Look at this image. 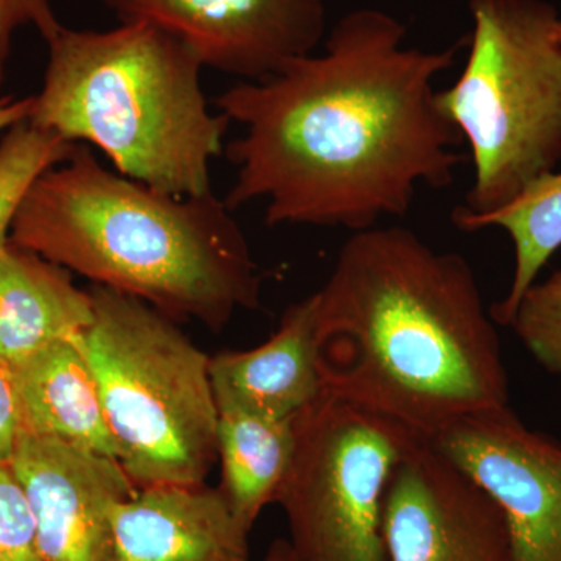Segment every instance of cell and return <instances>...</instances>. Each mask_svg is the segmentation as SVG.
<instances>
[{
    "instance_id": "cell-14",
    "label": "cell",
    "mask_w": 561,
    "mask_h": 561,
    "mask_svg": "<svg viewBox=\"0 0 561 561\" xmlns=\"http://www.w3.org/2000/svg\"><path fill=\"white\" fill-rule=\"evenodd\" d=\"M83 334L60 339L9 367L22 431L117 459Z\"/></svg>"
},
{
    "instance_id": "cell-23",
    "label": "cell",
    "mask_w": 561,
    "mask_h": 561,
    "mask_svg": "<svg viewBox=\"0 0 561 561\" xmlns=\"http://www.w3.org/2000/svg\"><path fill=\"white\" fill-rule=\"evenodd\" d=\"M33 95L31 98H13V95H0V135L10 130L20 122L31 117Z\"/></svg>"
},
{
    "instance_id": "cell-13",
    "label": "cell",
    "mask_w": 561,
    "mask_h": 561,
    "mask_svg": "<svg viewBox=\"0 0 561 561\" xmlns=\"http://www.w3.org/2000/svg\"><path fill=\"white\" fill-rule=\"evenodd\" d=\"M313 295L295 302L267 342L232 351L209 362L210 382L220 412H245L289 420L323 397L317 350Z\"/></svg>"
},
{
    "instance_id": "cell-19",
    "label": "cell",
    "mask_w": 561,
    "mask_h": 561,
    "mask_svg": "<svg viewBox=\"0 0 561 561\" xmlns=\"http://www.w3.org/2000/svg\"><path fill=\"white\" fill-rule=\"evenodd\" d=\"M508 328L561 387V268L541 283L531 284Z\"/></svg>"
},
{
    "instance_id": "cell-1",
    "label": "cell",
    "mask_w": 561,
    "mask_h": 561,
    "mask_svg": "<svg viewBox=\"0 0 561 561\" xmlns=\"http://www.w3.org/2000/svg\"><path fill=\"white\" fill-rule=\"evenodd\" d=\"M393 14L357 9L339 20L323 54L287 61L265 79L239 81L214 101L241 136L228 144L236 210L264 202L265 224L378 227L411 209L421 186L453 184L460 133L434 83L460 44H404Z\"/></svg>"
},
{
    "instance_id": "cell-10",
    "label": "cell",
    "mask_w": 561,
    "mask_h": 561,
    "mask_svg": "<svg viewBox=\"0 0 561 561\" xmlns=\"http://www.w3.org/2000/svg\"><path fill=\"white\" fill-rule=\"evenodd\" d=\"M121 22H144L183 41L205 68L265 79L312 54L327 35L324 0H102Z\"/></svg>"
},
{
    "instance_id": "cell-25",
    "label": "cell",
    "mask_w": 561,
    "mask_h": 561,
    "mask_svg": "<svg viewBox=\"0 0 561 561\" xmlns=\"http://www.w3.org/2000/svg\"><path fill=\"white\" fill-rule=\"evenodd\" d=\"M557 35H559V39L561 43V16L559 18V24H557Z\"/></svg>"
},
{
    "instance_id": "cell-6",
    "label": "cell",
    "mask_w": 561,
    "mask_h": 561,
    "mask_svg": "<svg viewBox=\"0 0 561 561\" xmlns=\"http://www.w3.org/2000/svg\"><path fill=\"white\" fill-rule=\"evenodd\" d=\"M83 341L117 460L138 489L202 485L219 460L209 357L176 320L92 286Z\"/></svg>"
},
{
    "instance_id": "cell-22",
    "label": "cell",
    "mask_w": 561,
    "mask_h": 561,
    "mask_svg": "<svg viewBox=\"0 0 561 561\" xmlns=\"http://www.w3.org/2000/svg\"><path fill=\"white\" fill-rule=\"evenodd\" d=\"M22 431L20 402L10 368L0 362V463L10 465Z\"/></svg>"
},
{
    "instance_id": "cell-21",
    "label": "cell",
    "mask_w": 561,
    "mask_h": 561,
    "mask_svg": "<svg viewBox=\"0 0 561 561\" xmlns=\"http://www.w3.org/2000/svg\"><path fill=\"white\" fill-rule=\"evenodd\" d=\"M61 27L54 0H0V95L14 35L22 28H33L47 43Z\"/></svg>"
},
{
    "instance_id": "cell-3",
    "label": "cell",
    "mask_w": 561,
    "mask_h": 561,
    "mask_svg": "<svg viewBox=\"0 0 561 561\" xmlns=\"http://www.w3.org/2000/svg\"><path fill=\"white\" fill-rule=\"evenodd\" d=\"M232 213L214 192L154 190L76 144L35 181L10 242L173 320L220 331L261 305V271Z\"/></svg>"
},
{
    "instance_id": "cell-11",
    "label": "cell",
    "mask_w": 561,
    "mask_h": 561,
    "mask_svg": "<svg viewBox=\"0 0 561 561\" xmlns=\"http://www.w3.org/2000/svg\"><path fill=\"white\" fill-rule=\"evenodd\" d=\"M43 561H117L114 511L138 491L121 461L21 431L10 461Z\"/></svg>"
},
{
    "instance_id": "cell-12",
    "label": "cell",
    "mask_w": 561,
    "mask_h": 561,
    "mask_svg": "<svg viewBox=\"0 0 561 561\" xmlns=\"http://www.w3.org/2000/svg\"><path fill=\"white\" fill-rule=\"evenodd\" d=\"M113 523L117 561H250L251 530L220 486L139 489Z\"/></svg>"
},
{
    "instance_id": "cell-16",
    "label": "cell",
    "mask_w": 561,
    "mask_h": 561,
    "mask_svg": "<svg viewBox=\"0 0 561 561\" xmlns=\"http://www.w3.org/2000/svg\"><path fill=\"white\" fill-rule=\"evenodd\" d=\"M295 442V419L272 420L236 411L219 413L220 489L236 516L250 530L262 511L276 502L289 474Z\"/></svg>"
},
{
    "instance_id": "cell-5",
    "label": "cell",
    "mask_w": 561,
    "mask_h": 561,
    "mask_svg": "<svg viewBox=\"0 0 561 561\" xmlns=\"http://www.w3.org/2000/svg\"><path fill=\"white\" fill-rule=\"evenodd\" d=\"M470 13L467 65L437 91L474 169L456 225L518 201L561 161L559 11L545 0H470Z\"/></svg>"
},
{
    "instance_id": "cell-15",
    "label": "cell",
    "mask_w": 561,
    "mask_h": 561,
    "mask_svg": "<svg viewBox=\"0 0 561 561\" xmlns=\"http://www.w3.org/2000/svg\"><path fill=\"white\" fill-rule=\"evenodd\" d=\"M94 309L70 272L10 242L0 251V362L20 364L36 351L80 334Z\"/></svg>"
},
{
    "instance_id": "cell-9",
    "label": "cell",
    "mask_w": 561,
    "mask_h": 561,
    "mask_svg": "<svg viewBox=\"0 0 561 561\" xmlns=\"http://www.w3.org/2000/svg\"><path fill=\"white\" fill-rule=\"evenodd\" d=\"M382 540L387 561H512L500 505L424 437L391 474Z\"/></svg>"
},
{
    "instance_id": "cell-2",
    "label": "cell",
    "mask_w": 561,
    "mask_h": 561,
    "mask_svg": "<svg viewBox=\"0 0 561 561\" xmlns=\"http://www.w3.org/2000/svg\"><path fill=\"white\" fill-rule=\"evenodd\" d=\"M316 300L327 391L432 438L511 400L496 321L463 256L402 227L351 232Z\"/></svg>"
},
{
    "instance_id": "cell-4",
    "label": "cell",
    "mask_w": 561,
    "mask_h": 561,
    "mask_svg": "<svg viewBox=\"0 0 561 561\" xmlns=\"http://www.w3.org/2000/svg\"><path fill=\"white\" fill-rule=\"evenodd\" d=\"M43 87L28 121L94 147L114 171L181 197L213 192L210 168L231 121L210 110L201 58L144 22L111 31L62 25L47 41Z\"/></svg>"
},
{
    "instance_id": "cell-24",
    "label": "cell",
    "mask_w": 561,
    "mask_h": 561,
    "mask_svg": "<svg viewBox=\"0 0 561 561\" xmlns=\"http://www.w3.org/2000/svg\"><path fill=\"white\" fill-rule=\"evenodd\" d=\"M264 561H300L297 553L291 549L290 542L286 540H276L268 549Z\"/></svg>"
},
{
    "instance_id": "cell-17",
    "label": "cell",
    "mask_w": 561,
    "mask_h": 561,
    "mask_svg": "<svg viewBox=\"0 0 561 561\" xmlns=\"http://www.w3.org/2000/svg\"><path fill=\"white\" fill-rule=\"evenodd\" d=\"M460 230L501 228L515 247V271L507 295L490 309L501 327H508L516 306L537 280L548 261L561 249V172L537 181L518 201L496 213L461 220Z\"/></svg>"
},
{
    "instance_id": "cell-18",
    "label": "cell",
    "mask_w": 561,
    "mask_h": 561,
    "mask_svg": "<svg viewBox=\"0 0 561 561\" xmlns=\"http://www.w3.org/2000/svg\"><path fill=\"white\" fill-rule=\"evenodd\" d=\"M76 144L49 130L20 122L0 139V251L10 243L22 203L44 172L68 160Z\"/></svg>"
},
{
    "instance_id": "cell-7",
    "label": "cell",
    "mask_w": 561,
    "mask_h": 561,
    "mask_svg": "<svg viewBox=\"0 0 561 561\" xmlns=\"http://www.w3.org/2000/svg\"><path fill=\"white\" fill-rule=\"evenodd\" d=\"M295 434L276 502L298 560L387 561L383 497L394 468L423 435L330 391L295 416Z\"/></svg>"
},
{
    "instance_id": "cell-8",
    "label": "cell",
    "mask_w": 561,
    "mask_h": 561,
    "mask_svg": "<svg viewBox=\"0 0 561 561\" xmlns=\"http://www.w3.org/2000/svg\"><path fill=\"white\" fill-rule=\"evenodd\" d=\"M430 440L500 505L512 561H561V443L511 405L457 420Z\"/></svg>"
},
{
    "instance_id": "cell-20",
    "label": "cell",
    "mask_w": 561,
    "mask_h": 561,
    "mask_svg": "<svg viewBox=\"0 0 561 561\" xmlns=\"http://www.w3.org/2000/svg\"><path fill=\"white\" fill-rule=\"evenodd\" d=\"M0 561H43L31 504L5 463H0Z\"/></svg>"
}]
</instances>
